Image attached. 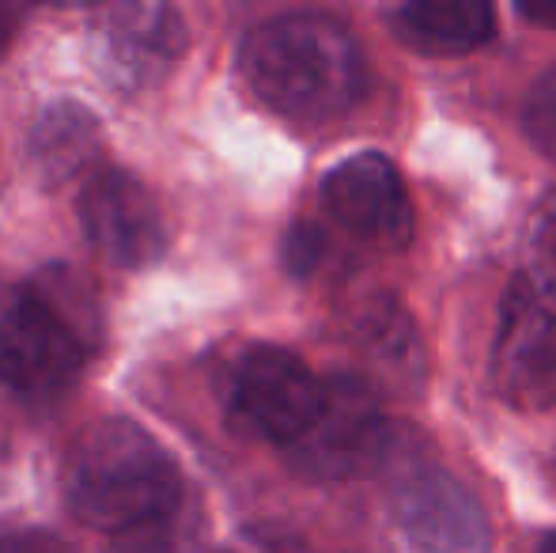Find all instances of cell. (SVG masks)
Instances as JSON below:
<instances>
[{
  "mask_svg": "<svg viewBox=\"0 0 556 553\" xmlns=\"http://www.w3.org/2000/svg\"><path fill=\"white\" fill-rule=\"evenodd\" d=\"M15 30H20V12L8 4H0V58H4V50L12 46Z\"/></svg>",
  "mask_w": 556,
  "mask_h": 553,
  "instance_id": "cell-18",
  "label": "cell"
},
{
  "mask_svg": "<svg viewBox=\"0 0 556 553\" xmlns=\"http://www.w3.org/2000/svg\"><path fill=\"white\" fill-rule=\"evenodd\" d=\"M220 553H300V550L277 546V542H254V546H231V550H220Z\"/></svg>",
  "mask_w": 556,
  "mask_h": 553,
  "instance_id": "cell-20",
  "label": "cell"
},
{
  "mask_svg": "<svg viewBox=\"0 0 556 553\" xmlns=\"http://www.w3.org/2000/svg\"><path fill=\"white\" fill-rule=\"evenodd\" d=\"M359 345L364 353L387 372L390 379H409L420 384L425 379V345L417 338L409 311L394 300V296H379L364 307L359 318Z\"/></svg>",
  "mask_w": 556,
  "mask_h": 553,
  "instance_id": "cell-13",
  "label": "cell"
},
{
  "mask_svg": "<svg viewBox=\"0 0 556 553\" xmlns=\"http://www.w3.org/2000/svg\"><path fill=\"white\" fill-rule=\"evenodd\" d=\"M178 519L137 527V531H129V535H117L111 546H106V553H190V535L178 527Z\"/></svg>",
  "mask_w": 556,
  "mask_h": 553,
  "instance_id": "cell-15",
  "label": "cell"
},
{
  "mask_svg": "<svg viewBox=\"0 0 556 553\" xmlns=\"http://www.w3.org/2000/svg\"><path fill=\"white\" fill-rule=\"evenodd\" d=\"M224 406L242 432L295 448L326 406V384L280 345H247L224 368Z\"/></svg>",
  "mask_w": 556,
  "mask_h": 553,
  "instance_id": "cell-4",
  "label": "cell"
},
{
  "mask_svg": "<svg viewBox=\"0 0 556 553\" xmlns=\"http://www.w3.org/2000/svg\"><path fill=\"white\" fill-rule=\"evenodd\" d=\"M318 259H323V231L311 224H295L285 239V266L295 277H307L318 266Z\"/></svg>",
  "mask_w": 556,
  "mask_h": 553,
  "instance_id": "cell-16",
  "label": "cell"
},
{
  "mask_svg": "<svg viewBox=\"0 0 556 553\" xmlns=\"http://www.w3.org/2000/svg\"><path fill=\"white\" fill-rule=\"evenodd\" d=\"M103 341V311L73 269L0 285V384L27 402L61 399Z\"/></svg>",
  "mask_w": 556,
  "mask_h": 553,
  "instance_id": "cell-2",
  "label": "cell"
},
{
  "mask_svg": "<svg viewBox=\"0 0 556 553\" xmlns=\"http://www.w3.org/2000/svg\"><path fill=\"white\" fill-rule=\"evenodd\" d=\"M186 53V23L170 4H111L91 20V58L122 91H148Z\"/></svg>",
  "mask_w": 556,
  "mask_h": 553,
  "instance_id": "cell-7",
  "label": "cell"
},
{
  "mask_svg": "<svg viewBox=\"0 0 556 553\" xmlns=\"http://www.w3.org/2000/svg\"><path fill=\"white\" fill-rule=\"evenodd\" d=\"M527 20H534V23H553L556 27V4H522L519 8Z\"/></svg>",
  "mask_w": 556,
  "mask_h": 553,
  "instance_id": "cell-19",
  "label": "cell"
},
{
  "mask_svg": "<svg viewBox=\"0 0 556 553\" xmlns=\"http://www.w3.org/2000/svg\"><path fill=\"white\" fill-rule=\"evenodd\" d=\"M489 379L511 410L556 406V274H519L507 285Z\"/></svg>",
  "mask_w": 556,
  "mask_h": 553,
  "instance_id": "cell-5",
  "label": "cell"
},
{
  "mask_svg": "<svg viewBox=\"0 0 556 553\" xmlns=\"http://www.w3.org/2000/svg\"><path fill=\"white\" fill-rule=\"evenodd\" d=\"M394 27L420 53H469L496 35V12L484 0H420L394 15Z\"/></svg>",
  "mask_w": 556,
  "mask_h": 553,
  "instance_id": "cell-11",
  "label": "cell"
},
{
  "mask_svg": "<svg viewBox=\"0 0 556 553\" xmlns=\"http://www.w3.org/2000/svg\"><path fill=\"white\" fill-rule=\"evenodd\" d=\"M542 553H556V535H549V539H545V546H542Z\"/></svg>",
  "mask_w": 556,
  "mask_h": 553,
  "instance_id": "cell-21",
  "label": "cell"
},
{
  "mask_svg": "<svg viewBox=\"0 0 556 553\" xmlns=\"http://www.w3.org/2000/svg\"><path fill=\"white\" fill-rule=\"evenodd\" d=\"M239 73L273 114L311 126L349 114L367 84L356 38L318 12L257 23L239 46Z\"/></svg>",
  "mask_w": 556,
  "mask_h": 553,
  "instance_id": "cell-1",
  "label": "cell"
},
{
  "mask_svg": "<svg viewBox=\"0 0 556 553\" xmlns=\"http://www.w3.org/2000/svg\"><path fill=\"white\" fill-rule=\"evenodd\" d=\"M323 201L344 231L382 247H405L413 205L397 167L382 152H356L326 175Z\"/></svg>",
  "mask_w": 556,
  "mask_h": 553,
  "instance_id": "cell-10",
  "label": "cell"
},
{
  "mask_svg": "<svg viewBox=\"0 0 556 553\" xmlns=\"http://www.w3.org/2000/svg\"><path fill=\"white\" fill-rule=\"evenodd\" d=\"M65 497L76 519L106 535L167 524L182 512V474L175 458L132 420H99L65 463Z\"/></svg>",
  "mask_w": 556,
  "mask_h": 553,
  "instance_id": "cell-3",
  "label": "cell"
},
{
  "mask_svg": "<svg viewBox=\"0 0 556 553\" xmlns=\"http://www.w3.org/2000/svg\"><path fill=\"white\" fill-rule=\"evenodd\" d=\"M390 451V425L371 387L356 376L326 379V406L315 428L288 448L295 470L318 481H344L375 470Z\"/></svg>",
  "mask_w": 556,
  "mask_h": 553,
  "instance_id": "cell-6",
  "label": "cell"
},
{
  "mask_svg": "<svg viewBox=\"0 0 556 553\" xmlns=\"http://www.w3.org/2000/svg\"><path fill=\"white\" fill-rule=\"evenodd\" d=\"M99 148H103V134H99L96 114L76 103H58L42 111L35 134H30V155L50 183L73 178L84 167H91Z\"/></svg>",
  "mask_w": 556,
  "mask_h": 553,
  "instance_id": "cell-12",
  "label": "cell"
},
{
  "mask_svg": "<svg viewBox=\"0 0 556 553\" xmlns=\"http://www.w3.org/2000/svg\"><path fill=\"white\" fill-rule=\"evenodd\" d=\"M394 519L420 553H489L492 546L481 501L440 466H417L397 481Z\"/></svg>",
  "mask_w": 556,
  "mask_h": 553,
  "instance_id": "cell-9",
  "label": "cell"
},
{
  "mask_svg": "<svg viewBox=\"0 0 556 553\" xmlns=\"http://www.w3.org/2000/svg\"><path fill=\"white\" fill-rule=\"evenodd\" d=\"M80 224L96 251L122 269H144L167 251L160 201L132 171L103 167L80 190Z\"/></svg>",
  "mask_w": 556,
  "mask_h": 553,
  "instance_id": "cell-8",
  "label": "cell"
},
{
  "mask_svg": "<svg viewBox=\"0 0 556 553\" xmlns=\"http://www.w3.org/2000/svg\"><path fill=\"white\" fill-rule=\"evenodd\" d=\"M522 122H527L530 140H534L545 155L556 160V68H549V73L534 84Z\"/></svg>",
  "mask_w": 556,
  "mask_h": 553,
  "instance_id": "cell-14",
  "label": "cell"
},
{
  "mask_svg": "<svg viewBox=\"0 0 556 553\" xmlns=\"http://www.w3.org/2000/svg\"><path fill=\"white\" fill-rule=\"evenodd\" d=\"M0 553H65L61 542L46 539L35 531H15V535H0Z\"/></svg>",
  "mask_w": 556,
  "mask_h": 553,
  "instance_id": "cell-17",
  "label": "cell"
}]
</instances>
